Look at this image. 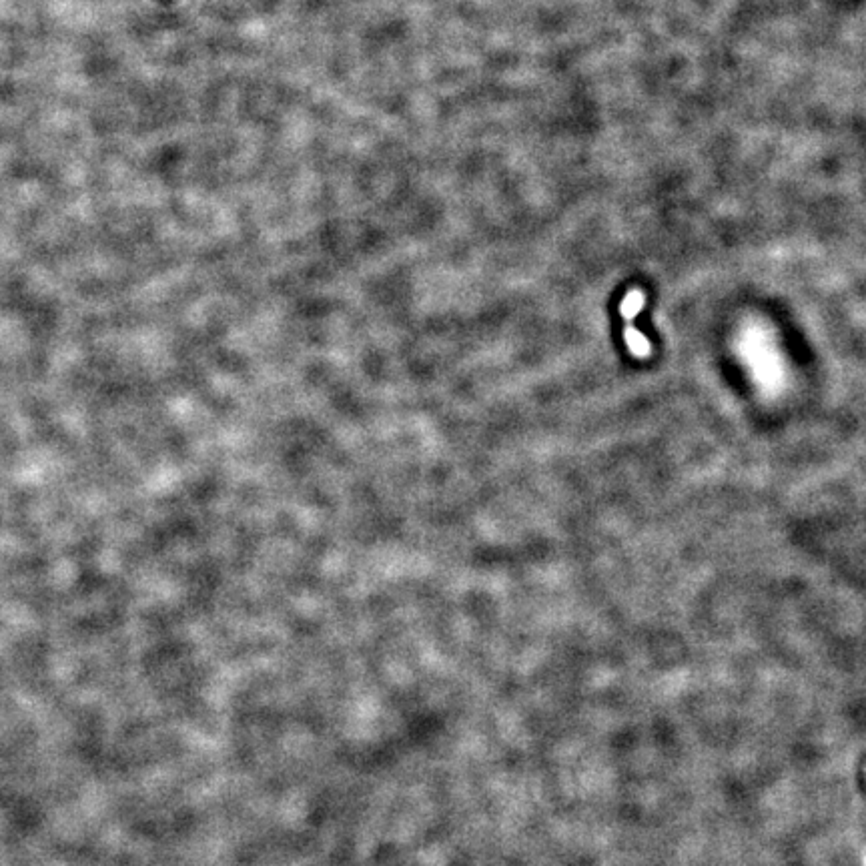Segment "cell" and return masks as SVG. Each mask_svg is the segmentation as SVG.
<instances>
[]
</instances>
